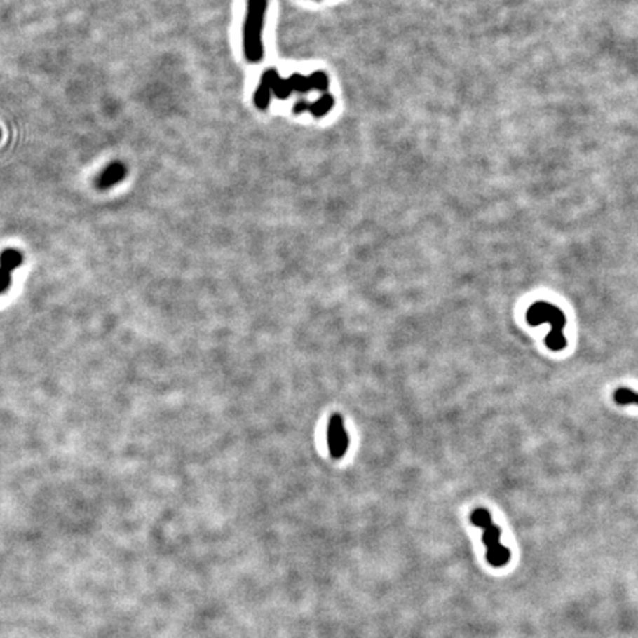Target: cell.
Returning a JSON list of instances; mask_svg holds the SVG:
<instances>
[{
    "instance_id": "obj_1",
    "label": "cell",
    "mask_w": 638,
    "mask_h": 638,
    "mask_svg": "<svg viewBox=\"0 0 638 638\" xmlns=\"http://www.w3.org/2000/svg\"><path fill=\"white\" fill-rule=\"evenodd\" d=\"M328 88V76L323 72H315L311 76L293 74L288 79H281L275 68H269L259 80V86L254 92V104L259 109H266L272 96L287 100L294 92L308 93L311 90H319L327 93Z\"/></svg>"
},
{
    "instance_id": "obj_4",
    "label": "cell",
    "mask_w": 638,
    "mask_h": 638,
    "mask_svg": "<svg viewBox=\"0 0 638 638\" xmlns=\"http://www.w3.org/2000/svg\"><path fill=\"white\" fill-rule=\"evenodd\" d=\"M470 522L477 528H482V539L483 544L487 545V560L494 567H503L505 566L510 559L511 552L507 547L501 544V529L494 524L491 513L487 508H476L470 515Z\"/></svg>"
},
{
    "instance_id": "obj_5",
    "label": "cell",
    "mask_w": 638,
    "mask_h": 638,
    "mask_svg": "<svg viewBox=\"0 0 638 638\" xmlns=\"http://www.w3.org/2000/svg\"><path fill=\"white\" fill-rule=\"evenodd\" d=\"M349 437L346 433L343 419L339 414L332 415L328 423V448L334 459H341L348 451Z\"/></svg>"
},
{
    "instance_id": "obj_6",
    "label": "cell",
    "mask_w": 638,
    "mask_h": 638,
    "mask_svg": "<svg viewBox=\"0 0 638 638\" xmlns=\"http://www.w3.org/2000/svg\"><path fill=\"white\" fill-rule=\"evenodd\" d=\"M22 263V256L18 250L6 248L0 254V294L11 287L12 272Z\"/></svg>"
},
{
    "instance_id": "obj_3",
    "label": "cell",
    "mask_w": 638,
    "mask_h": 638,
    "mask_svg": "<svg viewBox=\"0 0 638 638\" xmlns=\"http://www.w3.org/2000/svg\"><path fill=\"white\" fill-rule=\"evenodd\" d=\"M526 321L532 327H538L541 324L551 325V331L545 337V346L550 351L562 352L567 346V340L563 332L567 323L566 316L554 304L548 301H536L531 304V308L526 312Z\"/></svg>"
},
{
    "instance_id": "obj_7",
    "label": "cell",
    "mask_w": 638,
    "mask_h": 638,
    "mask_svg": "<svg viewBox=\"0 0 638 638\" xmlns=\"http://www.w3.org/2000/svg\"><path fill=\"white\" fill-rule=\"evenodd\" d=\"M126 176V168L121 161H114L102 170V173L98 176V180H96V186L100 189H108L113 185L121 182V180Z\"/></svg>"
},
{
    "instance_id": "obj_9",
    "label": "cell",
    "mask_w": 638,
    "mask_h": 638,
    "mask_svg": "<svg viewBox=\"0 0 638 638\" xmlns=\"http://www.w3.org/2000/svg\"><path fill=\"white\" fill-rule=\"evenodd\" d=\"M613 399L618 405H638V393L628 387H619L613 393Z\"/></svg>"
},
{
    "instance_id": "obj_8",
    "label": "cell",
    "mask_w": 638,
    "mask_h": 638,
    "mask_svg": "<svg viewBox=\"0 0 638 638\" xmlns=\"http://www.w3.org/2000/svg\"><path fill=\"white\" fill-rule=\"evenodd\" d=\"M334 107V98L330 93H324L321 96V100H318L312 104L309 102H299L294 105V113L300 114L304 113V111H309V113L315 117H323L325 116L330 109Z\"/></svg>"
},
{
    "instance_id": "obj_2",
    "label": "cell",
    "mask_w": 638,
    "mask_h": 638,
    "mask_svg": "<svg viewBox=\"0 0 638 638\" xmlns=\"http://www.w3.org/2000/svg\"><path fill=\"white\" fill-rule=\"evenodd\" d=\"M268 11V0H247V12L243 30L244 55L248 62L257 64L263 60V29Z\"/></svg>"
}]
</instances>
